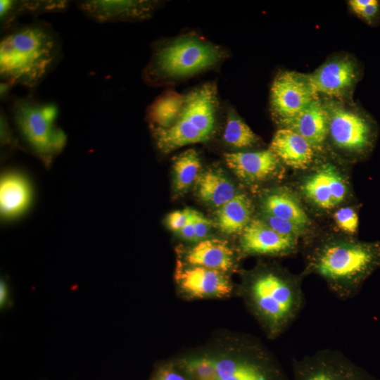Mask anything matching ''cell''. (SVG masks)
I'll use <instances>...</instances> for the list:
<instances>
[{"label": "cell", "instance_id": "30bf717a", "mask_svg": "<svg viewBox=\"0 0 380 380\" xmlns=\"http://www.w3.org/2000/svg\"><path fill=\"white\" fill-rule=\"evenodd\" d=\"M316 96L306 75L284 71L274 78L270 91L271 110L280 123L303 110Z\"/></svg>", "mask_w": 380, "mask_h": 380}, {"label": "cell", "instance_id": "83f0119b", "mask_svg": "<svg viewBox=\"0 0 380 380\" xmlns=\"http://www.w3.org/2000/svg\"><path fill=\"white\" fill-rule=\"evenodd\" d=\"M223 141L234 148H244L253 146L258 140L256 134L233 110H228Z\"/></svg>", "mask_w": 380, "mask_h": 380}, {"label": "cell", "instance_id": "d6986e66", "mask_svg": "<svg viewBox=\"0 0 380 380\" xmlns=\"http://www.w3.org/2000/svg\"><path fill=\"white\" fill-rule=\"evenodd\" d=\"M184 258L189 265L222 272L232 270L234 265L232 248L227 241L219 239H207L198 241L186 251Z\"/></svg>", "mask_w": 380, "mask_h": 380}, {"label": "cell", "instance_id": "cb8c5ba5", "mask_svg": "<svg viewBox=\"0 0 380 380\" xmlns=\"http://www.w3.org/2000/svg\"><path fill=\"white\" fill-rule=\"evenodd\" d=\"M252 203L243 194H237L231 200L219 207L215 213V223L222 233H241L251 220Z\"/></svg>", "mask_w": 380, "mask_h": 380}, {"label": "cell", "instance_id": "e0dca14e", "mask_svg": "<svg viewBox=\"0 0 380 380\" xmlns=\"http://www.w3.org/2000/svg\"><path fill=\"white\" fill-rule=\"evenodd\" d=\"M281 124L305 138L314 150H320L329 134V115L319 99H314L294 117Z\"/></svg>", "mask_w": 380, "mask_h": 380}, {"label": "cell", "instance_id": "d4e9b609", "mask_svg": "<svg viewBox=\"0 0 380 380\" xmlns=\"http://www.w3.org/2000/svg\"><path fill=\"white\" fill-rule=\"evenodd\" d=\"M184 101V95L172 91L156 99L147 111L151 128H167L174 124L181 113Z\"/></svg>", "mask_w": 380, "mask_h": 380}, {"label": "cell", "instance_id": "ac0fdd59", "mask_svg": "<svg viewBox=\"0 0 380 380\" xmlns=\"http://www.w3.org/2000/svg\"><path fill=\"white\" fill-rule=\"evenodd\" d=\"M270 149L279 160L296 170L307 169L314 156V149L310 143L298 133L285 127L275 132Z\"/></svg>", "mask_w": 380, "mask_h": 380}, {"label": "cell", "instance_id": "8fae6325", "mask_svg": "<svg viewBox=\"0 0 380 380\" xmlns=\"http://www.w3.org/2000/svg\"><path fill=\"white\" fill-rule=\"evenodd\" d=\"M239 247L245 255L286 256L297 251L298 239L276 232L261 219H253L241 232Z\"/></svg>", "mask_w": 380, "mask_h": 380}, {"label": "cell", "instance_id": "5b68a950", "mask_svg": "<svg viewBox=\"0 0 380 380\" xmlns=\"http://www.w3.org/2000/svg\"><path fill=\"white\" fill-rule=\"evenodd\" d=\"M218 108L217 91L214 83H205L185 96L181 113L170 127L153 128L152 134L158 149L170 153L182 146L207 141L212 136Z\"/></svg>", "mask_w": 380, "mask_h": 380}, {"label": "cell", "instance_id": "4316f807", "mask_svg": "<svg viewBox=\"0 0 380 380\" xmlns=\"http://www.w3.org/2000/svg\"><path fill=\"white\" fill-rule=\"evenodd\" d=\"M172 362L189 380H215V370L211 352L191 354Z\"/></svg>", "mask_w": 380, "mask_h": 380}, {"label": "cell", "instance_id": "603a6c76", "mask_svg": "<svg viewBox=\"0 0 380 380\" xmlns=\"http://www.w3.org/2000/svg\"><path fill=\"white\" fill-rule=\"evenodd\" d=\"M196 184L198 198L217 208L237 194L233 183L217 169H208L201 173Z\"/></svg>", "mask_w": 380, "mask_h": 380}, {"label": "cell", "instance_id": "5bb4252c", "mask_svg": "<svg viewBox=\"0 0 380 380\" xmlns=\"http://www.w3.org/2000/svg\"><path fill=\"white\" fill-rule=\"evenodd\" d=\"M79 10L97 23L135 21L148 18L157 3L151 1L86 0L78 1Z\"/></svg>", "mask_w": 380, "mask_h": 380}, {"label": "cell", "instance_id": "8d00e7d4", "mask_svg": "<svg viewBox=\"0 0 380 380\" xmlns=\"http://www.w3.org/2000/svg\"><path fill=\"white\" fill-rule=\"evenodd\" d=\"M9 291L8 285L4 281H1L0 283V305L1 308L5 307L8 302Z\"/></svg>", "mask_w": 380, "mask_h": 380}, {"label": "cell", "instance_id": "d590c367", "mask_svg": "<svg viewBox=\"0 0 380 380\" xmlns=\"http://www.w3.org/2000/svg\"><path fill=\"white\" fill-rule=\"evenodd\" d=\"M15 86L11 83L1 81L0 84V96L1 100L3 102H8L12 96L10 95V93L12 89Z\"/></svg>", "mask_w": 380, "mask_h": 380}, {"label": "cell", "instance_id": "7402d4cb", "mask_svg": "<svg viewBox=\"0 0 380 380\" xmlns=\"http://www.w3.org/2000/svg\"><path fill=\"white\" fill-rule=\"evenodd\" d=\"M263 213L282 218L307 227L310 219L296 197L285 189L265 194L261 201Z\"/></svg>", "mask_w": 380, "mask_h": 380}, {"label": "cell", "instance_id": "8992f818", "mask_svg": "<svg viewBox=\"0 0 380 380\" xmlns=\"http://www.w3.org/2000/svg\"><path fill=\"white\" fill-rule=\"evenodd\" d=\"M154 48L144 71L146 80L153 84L195 74L215 65L224 56L218 46L190 36Z\"/></svg>", "mask_w": 380, "mask_h": 380}, {"label": "cell", "instance_id": "836d02e7", "mask_svg": "<svg viewBox=\"0 0 380 380\" xmlns=\"http://www.w3.org/2000/svg\"><path fill=\"white\" fill-rule=\"evenodd\" d=\"M194 228L196 233V241L198 242L207 236L212 224V222L201 213L194 210Z\"/></svg>", "mask_w": 380, "mask_h": 380}, {"label": "cell", "instance_id": "7a4b0ae2", "mask_svg": "<svg viewBox=\"0 0 380 380\" xmlns=\"http://www.w3.org/2000/svg\"><path fill=\"white\" fill-rule=\"evenodd\" d=\"M302 274H315L338 299L355 297L367 279L380 267V242L328 238L306 251Z\"/></svg>", "mask_w": 380, "mask_h": 380}, {"label": "cell", "instance_id": "4dcf8cb0", "mask_svg": "<svg viewBox=\"0 0 380 380\" xmlns=\"http://www.w3.org/2000/svg\"><path fill=\"white\" fill-rule=\"evenodd\" d=\"M349 5L355 13L368 23H372L379 10V4L376 0H351Z\"/></svg>", "mask_w": 380, "mask_h": 380}, {"label": "cell", "instance_id": "f546056e", "mask_svg": "<svg viewBox=\"0 0 380 380\" xmlns=\"http://www.w3.org/2000/svg\"><path fill=\"white\" fill-rule=\"evenodd\" d=\"M333 219L336 227L349 235L355 234L358 229L359 217L355 210L351 207H342L336 210Z\"/></svg>", "mask_w": 380, "mask_h": 380}, {"label": "cell", "instance_id": "484cf974", "mask_svg": "<svg viewBox=\"0 0 380 380\" xmlns=\"http://www.w3.org/2000/svg\"><path fill=\"white\" fill-rule=\"evenodd\" d=\"M172 167L174 189L178 193H184L201 175L199 155L194 149H188L175 158Z\"/></svg>", "mask_w": 380, "mask_h": 380}, {"label": "cell", "instance_id": "ba28073f", "mask_svg": "<svg viewBox=\"0 0 380 380\" xmlns=\"http://www.w3.org/2000/svg\"><path fill=\"white\" fill-rule=\"evenodd\" d=\"M292 380H378L338 350L324 348L292 360Z\"/></svg>", "mask_w": 380, "mask_h": 380}, {"label": "cell", "instance_id": "d6a6232c", "mask_svg": "<svg viewBox=\"0 0 380 380\" xmlns=\"http://www.w3.org/2000/svg\"><path fill=\"white\" fill-rule=\"evenodd\" d=\"M193 210L186 208L169 213L166 217L167 227L173 232H179L190 219Z\"/></svg>", "mask_w": 380, "mask_h": 380}, {"label": "cell", "instance_id": "1f68e13d", "mask_svg": "<svg viewBox=\"0 0 380 380\" xmlns=\"http://www.w3.org/2000/svg\"><path fill=\"white\" fill-rule=\"evenodd\" d=\"M151 380H189L172 362L158 365Z\"/></svg>", "mask_w": 380, "mask_h": 380}, {"label": "cell", "instance_id": "4fadbf2b", "mask_svg": "<svg viewBox=\"0 0 380 380\" xmlns=\"http://www.w3.org/2000/svg\"><path fill=\"white\" fill-rule=\"evenodd\" d=\"M175 280L180 290L189 298H208L228 296L233 286L225 272L200 266H181L179 261Z\"/></svg>", "mask_w": 380, "mask_h": 380}, {"label": "cell", "instance_id": "9a60e30c", "mask_svg": "<svg viewBox=\"0 0 380 380\" xmlns=\"http://www.w3.org/2000/svg\"><path fill=\"white\" fill-rule=\"evenodd\" d=\"M306 77L316 96L339 97L355 82L357 68L352 60L339 58L326 63Z\"/></svg>", "mask_w": 380, "mask_h": 380}, {"label": "cell", "instance_id": "e575fe53", "mask_svg": "<svg viewBox=\"0 0 380 380\" xmlns=\"http://www.w3.org/2000/svg\"><path fill=\"white\" fill-rule=\"evenodd\" d=\"M194 213V210H193L190 219L178 232L182 239L190 241H196Z\"/></svg>", "mask_w": 380, "mask_h": 380}, {"label": "cell", "instance_id": "ffe728a7", "mask_svg": "<svg viewBox=\"0 0 380 380\" xmlns=\"http://www.w3.org/2000/svg\"><path fill=\"white\" fill-rule=\"evenodd\" d=\"M31 198V186L23 175L18 172L3 175L0 182V211L4 218H14L24 213Z\"/></svg>", "mask_w": 380, "mask_h": 380}, {"label": "cell", "instance_id": "277c9868", "mask_svg": "<svg viewBox=\"0 0 380 380\" xmlns=\"http://www.w3.org/2000/svg\"><path fill=\"white\" fill-rule=\"evenodd\" d=\"M7 113L24 145L44 163L51 162L64 148L67 137L57 125L56 103L41 101L32 94L12 96Z\"/></svg>", "mask_w": 380, "mask_h": 380}, {"label": "cell", "instance_id": "f1b7e54d", "mask_svg": "<svg viewBox=\"0 0 380 380\" xmlns=\"http://www.w3.org/2000/svg\"><path fill=\"white\" fill-rule=\"evenodd\" d=\"M262 220L276 232L287 236L299 239L305 234L307 227L291 221L263 213Z\"/></svg>", "mask_w": 380, "mask_h": 380}, {"label": "cell", "instance_id": "2e32d148", "mask_svg": "<svg viewBox=\"0 0 380 380\" xmlns=\"http://www.w3.org/2000/svg\"><path fill=\"white\" fill-rule=\"evenodd\" d=\"M228 167L240 179L247 182L266 180L278 172L279 160L269 148L253 152L227 153L224 156Z\"/></svg>", "mask_w": 380, "mask_h": 380}, {"label": "cell", "instance_id": "9c48e42d", "mask_svg": "<svg viewBox=\"0 0 380 380\" xmlns=\"http://www.w3.org/2000/svg\"><path fill=\"white\" fill-rule=\"evenodd\" d=\"M326 108L329 134L338 148L357 154H365L372 148L374 127L366 116L336 104Z\"/></svg>", "mask_w": 380, "mask_h": 380}, {"label": "cell", "instance_id": "6da1fadb", "mask_svg": "<svg viewBox=\"0 0 380 380\" xmlns=\"http://www.w3.org/2000/svg\"><path fill=\"white\" fill-rule=\"evenodd\" d=\"M59 33L49 23H15L0 41L1 81L20 85L34 94L63 58Z\"/></svg>", "mask_w": 380, "mask_h": 380}, {"label": "cell", "instance_id": "52a82bcc", "mask_svg": "<svg viewBox=\"0 0 380 380\" xmlns=\"http://www.w3.org/2000/svg\"><path fill=\"white\" fill-rule=\"evenodd\" d=\"M211 353L215 380H292L275 356L252 337H237L230 349Z\"/></svg>", "mask_w": 380, "mask_h": 380}, {"label": "cell", "instance_id": "44dd1931", "mask_svg": "<svg viewBox=\"0 0 380 380\" xmlns=\"http://www.w3.org/2000/svg\"><path fill=\"white\" fill-rule=\"evenodd\" d=\"M70 5L68 1H42V0H1L0 1V26L4 32L17 23V20L25 15L34 18L50 13H63Z\"/></svg>", "mask_w": 380, "mask_h": 380}, {"label": "cell", "instance_id": "7c38bea8", "mask_svg": "<svg viewBox=\"0 0 380 380\" xmlns=\"http://www.w3.org/2000/svg\"><path fill=\"white\" fill-rule=\"evenodd\" d=\"M301 191L315 206L331 210L344 201L348 188L340 172L333 165L327 163L303 179Z\"/></svg>", "mask_w": 380, "mask_h": 380}, {"label": "cell", "instance_id": "3957f363", "mask_svg": "<svg viewBox=\"0 0 380 380\" xmlns=\"http://www.w3.org/2000/svg\"><path fill=\"white\" fill-rule=\"evenodd\" d=\"M303 277L278 266L259 267L245 277L239 292L269 338L281 335L303 310Z\"/></svg>", "mask_w": 380, "mask_h": 380}]
</instances>
